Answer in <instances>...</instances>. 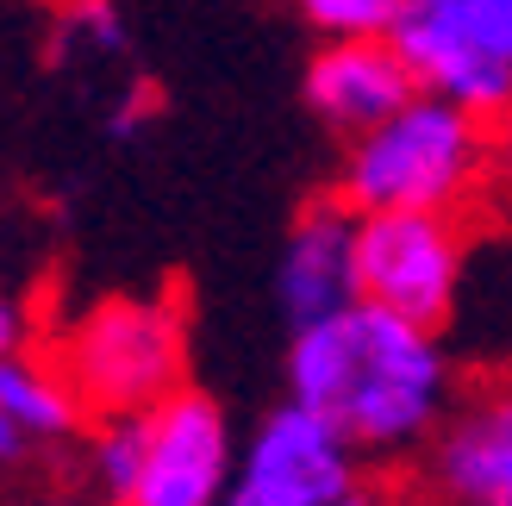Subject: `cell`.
I'll return each mask as SVG.
<instances>
[{
	"instance_id": "1",
	"label": "cell",
	"mask_w": 512,
	"mask_h": 506,
	"mask_svg": "<svg viewBox=\"0 0 512 506\" xmlns=\"http://www.w3.org/2000/svg\"><path fill=\"white\" fill-rule=\"evenodd\" d=\"M288 400L338 425L356 457H400L450 407V357L438 332L350 300L300 325L288 344Z\"/></svg>"
},
{
	"instance_id": "2",
	"label": "cell",
	"mask_w": 512,
	"mask_h": 506,
	"mask_svg": "<svg viewBox=\"0 0 512 506\" xmlns=\"http://www.w3.org/2000/svg\"><path fill=\"white\" fill-rule=\"evenodd\" d=\"M494 119L444 94H413L350 138L338 200L350 213H469L494 182Z\"/></svg>"
},
{
	"instance_id": "3",
	"label": "cell",
	"mask_w": 512,
	"mask_h": 506,
	"mask_svg": "<svg viewBox=\"0 0 512 506\" xmlns=\"http://www.w3.org/2000/svg\"><path fill=\"white\" fill-rule=\"evenodd\" d=\"M57 369L88 419L150 413L169 388H182V313L150 294H113L63 338Z\"/></svg>"
},
{
	"instance_id": "4",
	"label": "cell",
	"mask_w": 512,
	"mask_h": 506,
	"mask_svg": "<svg viewBox=\"0 0 512 506\" xmlns=\"http://www.w3.org/2000/svg\"><path fill=\"white\" fill-rule=\"evenodd\" d=\"M463 269V213H356V300H369V307L444 332L463 300Z\"/></svg>"
},
{
	"instance_id": "5",
	"label": "cell",
	"mask_w": 512,
	"mask_h": 506,
	"mask_svg": "<svg viewBox=\"0 0 512 506\" xmlns=\"http://www.w3.org/2000/svg\"><path fill=\"white\" fill-rule=\"evenodd\" d=\"M363 482V457L350 450L338 425H325L313 407H275L244 457H232L219 506H331Z\"/></svg>"
},
{
	"instance_id": "6",
	"label": "cell",
	"mask_w": 512,
	"mask_h": 506,
	"mask_svg": "<svg viewBox=\"0 0 512 506\" xmlns=\"http://www.w3.org/2000/svg\"><path fill=\"white\" fill-rule=\"evenodd\" d=\"M381 38L394 44L419 94H444L481 119H506L512 50L481 32L463 0H400Z\"/></svg>"
},
{
	"instance_id": "7",
	"label": "cell",
	"mask_w": 512,
	"mask_h": 506,
	"mask_svg": "<svg viewBox=\"0 0 512 506\" xmlns=\"http://www.w3.org/2000/svg\"><path fill=\"white\" fill-rule=\"evenodd\" d=\"M232 425L200 388H169L144 413V463L119 506H219L232 475Z\"/></svg>"
},
{
	"instance_id": "8",
	"label": "cell",
	"mask_w": 512,
	"mask_h": 506,
	"mask_svg": "<svg viewBox=\"0 0 512 506\" xmlns=\"http://www.w3.org/2000/svg\"><path fill=\"white\" fill-rule=\"evenodd\" d=\"M275 300L294 332L356 300V213L338 194H319L300 207L275 263Z\"/></svg>"
},
{
	"instance_id": "9",
	"label": "cell",
	"mask_w": 512,
	"mask_h": 506,
	"mask_svg": "<svg viewBox=\"0 0 512 506\" xmlns=\"http://www.w3.org/2000/svg\"><path fill=\"white\" fill-rule=\"evenodd\" d=\"M306 107L319 125H331L338 138H356L381 125L400 100H413V75L394 57L388 38H325V50L306 63Z\"/></svg>"
},
{
	"instance_id": "10",
	"label": "cell",
	"mask_w": 512,
	"mask_h": 506,
	"mask_svg": "<svg viewBox=\"0 0 512 506\" xmlns=\"http://www.w3.org/2000/svg\"><path fill=\"white\" fill-rule=\"evenodd\" d=\"M431 494L438 506H512V407L506 400H475L456 419L431 425Z\"/></svg>"
},
{
	"instance_id": "11",
	"label": "cell",
	"mask_w": 512,
	"mask_h": 506,
	"mask_svg": "<svg viewBox=\"0 0 512 506\" xmlns=\"http://www.w3.org/2000/svg\"><path fill=\"white\" fill-rule=\"evenodd\" d=\"M0 413L32 444H69L88 425L82 400L63 382V369L25 357V350H0Z\"/></svg>"
},
{
	"instance_id": "12",
	"label": "cell",
	"mask_w": 512,
	"mask_h": 506,
	"mask_svg": "<svg viewBox=\"0 0 512 506\" xmlns=\"http://www.w3.org/2000/svg\"><path fill=\"white\" fill-rule=\"evenodd\" d=\"M138 463H144V413H107L88 438V469H94L100 494H107V506L125 500Z\"/></svg>"
},
{
	"instance_id": "13",
	"label": "cell",
	"mask_w": 512,
	"mask_h": 506,
	"mask_svg": "<svg viewBox=\"0 0 512 506\" xmlns=\"http://www.w3.org/2000/svg\"><path fill=\"white\" fill-rule=\"evenodd\" d=\"M400 0H300V13L325 38H381Z\"/></svg>"
},
{
	"instance_id": "14",
	"label": "cell",
	"mask_w": 512,
	"mask_h": 506,
	"mask_svg": "<svg viewBox=\"0 0 512 506\" xmlns=\"http://www.w3.org/2000/svg\"><path fill=\"white\" fill-rule=\"evenodd\" d=\"M63 32L94 57H125V25L113 0H63Z\"/></svg>"
},
{
	"instance_id": "15",
	"label": "cell",
	"mask_w": 512,
	"mask_h": 506,
	"mask_svg": "<svg viewBox=\"0 0 512 506\" xmlns=\"http://www.w3.org/2000/svg\"><path fill=\"white\" fill-rule=\"evenodd\" d=\"M150 113H157V94H150V88H132V94H125L119 107L107 113V138H113V144H132L144 125H150Z\"/></svg>"
},
{
	"instance_id": "16",
	"label": "cell",
	"mask_w": 512,
	"mask_h": 506,
	"mask_svg": "<svg viewBox=\"0 0 512 506\" xmlns=\"http://www.w3.org/2000/svg\"><path fill=\"white\" fill-rule=\"evenodd\" d=\"M463 7L475 13V25H481V32H488L494 44L512 50V0H463Z\"/></svg>"
},
{
	"instance_id": "17",
	"label": "cell",
	"mask_w": 512,
	"mask_h": 506,
	"mask_svg": "<svg viewBox=\"0 0 512 506\" xmlns=\"http://www.w3.org/2000/svg\"><path fill=\"white\" fill-rule=\"evenodd\" d=\"M32 450H38V444L25 438V432H19V425H13L7 413H0V475H13V469H25V463H32Z\"/></svg>"
},
{
	"instance_id": "18",
	"label": "cell",
	"mask_w": 512,
	"mask_h": 506,
	"mask_svg": "<svg viewBox=\"0 0 512 506\" xmlns=\"http://www.w3.org/2000/svg\"><path fill=\"white\" fill-rule=\"evenodd\" d=\"M19 338H25V325H19V307L7 294H0V350H19Z\"/></svg>"
},
{
	"instance_id": "19",
	"label": "cell",
	"mask_w": 512,
	"mask_h": 506,
	"mask_svg": "<svg viewBox=\"0 0 512 506\" xmlns=\"http://www.w3.org/2000/svg\"><path fill=\"white\" fill-rule=\"evenodd\" d=\"M331 506H381V500H375V494H369V488H363V482H356V488H350V494H344V500H331Z\"/></svg>"
},
{
	"instance_id": "20",
	"label": "cell",
	"mask_w": 512,
	"mask_h": 506,
	"mask_svg": "<svg viewBox=\"0 0 512 506\" xmlns=\"http://www.w3.org/2000/svg\"><path fill=\"white\" fill-rule=\"evenodd\" d=\"M38 506H88V500H38Z\"/></svg>"
}]
</instances>
